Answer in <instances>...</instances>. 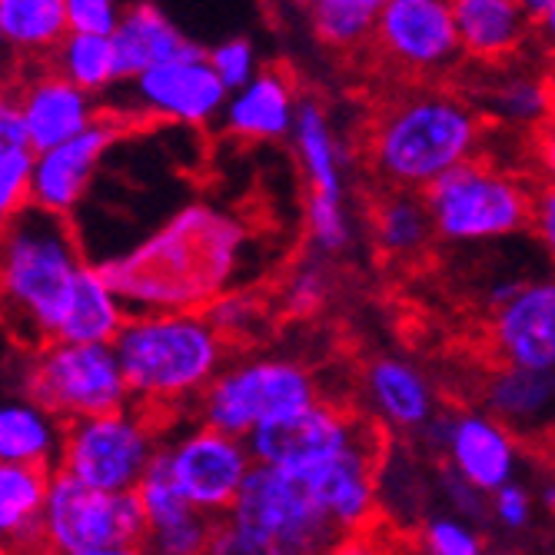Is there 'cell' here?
<instances>
[{
  "instance_id": "obj_1",
  "label": "cell",
  "mask_w": 555,
  "mask_h": 555,
  "mask_svg": "<svg viewBox=\"0 0 555 555\" xmlns=\"http://www.w3.org/2000/svg\"><path fill=\"white\" fill-rule=\"evenodd\" d=\"M249 249V233L240 217L217 204H193L170 214L124 254L100 260L130 313L146 310H196L236 286Z\"/></svg>"
},
{
  "instance_id": "obj_34",
  "label": "cell",
  "mask_w": 555,
  "mask_h": 555,
  "mask_svg": "<svg viewBox=\"0 0 555 555\" xmlns=\"http://www.w3.org/2000/svg\"><path fill=\"white\" fill-rule=\"evenodd\" d=\"M299 4L320 43L333 50H360L373 43L386 0H299Z\"/></svg>"
},
{
  "instance_id": "obj_32",
  "label": "cell",
  "mask_w": 555,
  "mask_h": 555,
  "mask_svg": "<svg viewBox=\"0 0 555 555\" xmlns=\"http://www.w3.org/2000/svg\"><path fill=\"white\" fill-rule=\"evenodd\" d=\"M67 30L64 0H0V40L27 64L50 61Z\"/></svg>"
},
{
  "instance_id": "obj_6",
  "label": "cell",
  "mask_w": 555,
  "mask_h": 555,
  "mask_svg": "<svg viewBox=\"0 0 555 555\" xmlns=\"http://www.w3.org/2000/svg\"><path fill=\"white\" fill-rule=\"evenodd\" d=\"M436 236L446 243H492L516 236L532 220V193L522 177L489 160H466L423 190Z\"/></svg>"
},
{
  "instance_id": "obj_9",
  "label": "cell",
  "mask_w": 555,
  "mask_h": 555,
  "mask_svg": "<svg viewBox=\"0 0 555 555\" xmlns=\"http://www.w3.org/2000/svg\"><path fill=\"white\" fill-rule=\"evenodd\" d=\"M317 399L320 386L307 366L296 360L254 357L227 363L207 392L196 399L193 416L249 439L260 426L310 406Z\"/></svg>"
},
{
  "instance_id": "obj_21",
  "label": "cell",
  "mask_w": 555,
  "mask_h": 555,
  "mask_svg": "<svg viewBox=\"0 0 555 555\" xmlns=\"http://www.w3.org/2000/svg\"><path fill=\"white\" fill-rule=\"evenodd\" d=\"M482 410L506 423L519 439L555 433V370L499 363L482 389Z\"/></svg>"
},
{
  "instance_id": "obj_11",
  "label": "cell",
  "mask_w": 555,
  "mask_h": 555,
  "mask_svg": "<svg viewBox=\"0 0 555 555\" xmlns=\"http://www.w3.org/2000/svg\"><path fill=\"white\" fill-rule=\"evenodd\" d=\"M160 460L167 463V473L183 499L210 519H223L230 513L249 469L257 466L254 449L243 436L217 429L196 416L190 426L164 439Z\"/></svg>"
},
{
  "instance_id": "obj_23",
  "label": "cell",
  "mask_w": 555,
  "mask_h": 555,
  "mask_svg": "<svg viewBox=\"0 0 555 555\" xmlns=\"http://www.w3.org/2000/svg\"><path fill=\"white\" fill-rule=\"evenodd\" d=\"M463 54L476 64H509L535 40V14L522 0H452Z\"/></svg>"
},
{
  "instance_id": "obj_18",
  "label": "cell",
  "mask_w": 555,
  "mask_h": 555,
  "mask_svg": "<svg viewBox=\"0 0 555 555\" xmlns=\"http://www.w3.org/2000/svg\"><path fill=\"white\" fill-rule=\"evenodd\" d=\"M11 93L21 104L34 150L57 146L100 120L96 96L77 87L57 67H47L43 61H34L21 87Z\"/></svg>"
},
{
  "instance_id": "obj_47",
  "label": "cell",
  "mask_w": 555,
  "mask_h": 555,
  "mask_svg": "<svg viewBox=\"0 0 555 555\" xmlns=\"http://www.w3.org/2000/svg\"><path fill=\"white\" fill-rule=\"evenodd\" d=\"M539 502H542V509H545L548 516H555V482H548V486L539 492Z\"/></svg>"
},
{
  "instance_id": "obj_12",
  "label": "cell",
  "mask_w": 555,
  "mask_h": 555,
  "mask_svg": "<svg viewBox=\"0 0 555 555\" xmlns=\"http://www.w3.org/2000/svg\"><path fill=\"white\" fill-rule=\"evenodd\" d=\"M124 107L146 120L177 127H210L220 124L230 87L217 74L210 50L190 43L180 54L140 70L120 83Z\"/></svg>"
},
{
  "instance_id": "obj_44",
  "label": "cell",
  "mask_w": 555,
  "mask_h": 555,
  "mask_svg": "<svg viewBox=\"0 0 555 555\" xmlns=\"http://www.w3.org/2000/svg\"><path fill=\"white\" fill-rule=\"evenodd\" d=\"M532 236L545 249V257L555 263V180H542L532 193Z\"/></svg>"
},
{
  "instance_id": "obj_35",
  "label": "cell",
  "mask_w": 555,
  "mask_h": 555,
  "mask_svg": "<svg viewBox=\"0 0 555 555\" xmlns=\"http://www.w3.org/2000/svg\"><path fill=\"white\" fill-rule=\"evenodd\" d=\"M302 220H307L310 246L320 257H336L352 243V214L346 207V196L333 193H307V207H302Z\"/></svg>"
},
{
  "instance_id": "obj_30",
  "label": "cell",
  "mask_w": 555,
  "mask_h": 555,
  "mask_svg": "<svg viewBox=\"0 0 555 555\" xmlns=\"http://www.w3.org/2000/svg\"><path fill=\"white\" fill-rule=\"evenodd\" d=\"M370 227H373L376 249L389 260H416L436 236L433 214H429L423 190L389 186L376 199Z\"/></svg>"
},
{
  "instance_id": "obj_4",
  "label": "cell",
  "mask_w": 555,
  "mask_h": 555,
  "mask_svg": "<svg viewBox=\"0 0 555 555\" xmlns=\"http://www.w3.org/2000/svg\"><path fill=\"white\" fill-rule=\"evenodd\" d=\"M74 223L37 204L4 217V299L21 346L54 339L87 270Z\"/></svg>"
},
{
  "instance_id": "obj_22",
  "label": "cell",
  "mask_w": 555,
  "mask_h": 555,
  "mask_svg": "<svg viewBox=\"0 0 555 555\" xmlns=\"http://www.w3.org/2000/svg\"><path fill=\"white\" fill-rule=\"evenodd\" d=\"M299 100L289 77L276 67H263L254 80L230 90L220 114L223 133L249 143L289 140L299 114Z\"/></svg>"
},
{
  "instance_id": "obj_26",
  "label": "cell",
  "mask_w": 555,
  "mask_h": 555,
  "mask_svg": "<svg viewBox=\"0 0 555 555\" xmlns=\"http://www.w3.org/2000/svg\"><path fill=\"white\" fill-rule=\"evenodd\" d=\"M289 143L296 150L302 180H307V193L346 196V150L320 100L313 96L299 100V114H296Z\"/></svg>"
},
{
  "instance_id": "obj_36",
  "label": "cell",
  "mask_w": 555,
  "mask_h": 555,
  "mask_svg": "<svg viewBox=\"0 0 555 555\" xmlns=\"http://www.w3.org/2000/svg\"><path fill=\"white\" fill-rule=\"evenodd\" d=\"M420 545L433 555H479L486 539L479 522L456 516V513H439L429 516L420 529Z\"/></svg>"
},
{
  "instance_id": "obj_43",
  "label": "cell",
  "mask_w": 555,
  "mask_h": 555,
  "mask_svg": "<svg viewBox=\"0 0 555 555\" xmlns=\"http://www.w3.org/2000/svg\"><path fill=\"white\" fill-rule=\"evenodd\" d=\"M70 30H96V34H114L117 21L124 17L127 4L124 0H64Z\"/></svg>"
},
{
  "instance_id": "obj_20",
  "label": "cell",
  "mask_w": 555,
  "mask_h": 555,
  "mask_svg": "<svg viewBox=\"0 0 555 555\" xmlns=\"http://www.w3.org/2000/svg\"><path fill=\"white\" fill-rule=\"evenodd\" d=\"M140 506L146 513L150 522V539L146 548H154L160 555H199L210 552L214 545V532H217V519H210L207 513L193 509L183 499V492L173 486L167 463L157 460L146 469V476L140 479V486L133 489Z\"/></svg>"
},
{
  "instance_id": "obj_7",
  "label": "cell",
  "mask_w": 555,
  "mask_h": 555,
  "mask_svg": "<svg viewBox=\"0 0 555 555\" xmlns=\"http://www.w3.org/2000/svg\"><path fill=\"white\" fill-rule=\"evenodd\" d=\"M21 392L54 410L64 423L130 406L133 396L114 343L43 339L24 360Z\"/></svg>"
},
{
  "instance_id": "obj_19",
  "label": "cell",
  "mask_w": 555,
  "mask_h": 555,
  "mask_svg": "<svg viewBox=\"0 0 555 555\" xmlns=\"http://www.w3.org/2000/svg\"><path fill=\"white\" fill-rule=\"evenodd\" d=\"M452 473H460L482 492H495L519 473V436L486 410L449 413V433L442 456Z\"/></svg>"
},
{
  "instance_id": "obj_5",
  "label": "cell",
  "mask_w": 555,
  "mask_h": 555,
  "mask_svg": "<svg viewBox=\"0 0 555 555\" xmlns=\"http://www.w3.org/2000/svg\"><path fill=\"white\" fill-rule=\"evenodd\" d=\"M343 542L323 513L313 486L280 466L257 463L249 469L236 502L217 519V555H310Z\"/></svg>"
},
{
  "instance_id": "obj_10",
  "label": "cell",
  "mask_w": 555,
  "mask_h": 555,
  "mask_svg": "<svg viewBox=\"0 0 555 555\" xmlns=\"http://www.w3.org/2000/svg\"><path fill=\"white\" fill-rule=\"evenodd\" d=\"M164 436L150 410L120 406L67 423L61 469L107 492H133L154 466Z\"/></svg>"
},
{
  "instance_id": "obj_48",
  "label": "cell",
  "mask_w": 555,
  "mask_h": 555,
  "mask_svg": "<svg viewBox=\"0 0 555 555\" xmlns=\"http://www.w3.org/2000/svg\"><path fill=\"white\" fill-rule=\"evenodd\" d=\"M522 4H526V8H529L532 14H542V11H545V8L552 4V0H522Z\"/></svg>"
},
{
  "instance_id": "obj_13",
  "label": "cell",
  "mask_w": 555,
  "mask_h": 555,
  "mask_svg": "<svg viewBox=\"0 0 555 555\" xmlns=\"http://www.w3.org/2000/svg\"><path fill=\"white\" fill-rule=\"evenodd\" d=\"M373 47L406 77H442L466 57L452 0H386Z\"/></svg>"
},
{
  "instance_id": "obj_45",
  "label": "cell",
  "mask_w": 555,
  "mask_h": 555,
  "mask_svg": "<svg viewBox=\"0 0 555 555\" xmlns=\"http://www.w3.org/2000/svg\"><path fill=\"white\" fill-rule=\"evenodd\" d=\"M532 157H535L539 173H542L545 180H555V107H552L548 117L535 127Z\"/></svg>"
},
{
  "instance_id": "obj_46",
  "label": "cell",
  "mask_w": 555,
  "mask_h": 555,
  "mask_svg": "<svg viewBox=\"0 0 555 555\" xmlns=\"http://www.w3.org/2000/svg\"><path fill=\"white\" fill-rule=\"evenodd\" d=\"M535 43L545 57L555 61V0L542 14H535Z\"/></svg>"
},
{
  "instance_id": "obj_31",
  "label": "cell",
  "mask_w": 555,
  "mask_h": 555,
  "mask_svg": "<svg viewBox=\"0 0 555 555\" xmlns=\"http://www.w3.org/2000/svg\"><path fill=\"white\" fill-rule=\"evenodd\" d=\"M486 67L495 70L476 90V107L482 111V117L499 120L502 127H539L548 117V111L555 107V93L548 80L519 67H499V64H486Z\"/></svg>"
},
{
  "instance_id": "obj_17",
  "label": "cell",
  "mask_w": 555,
  "mask_h": 555,
  "mask_svg": "<svg viewBox=\"0 0 555 555\" xmlns=\"http://www.w3.org/2000/svg\"><path fill=\"white\" fill-rule=\"evenodd\" d=\"M120 137H124V124L117 117H100L83 133L57 146L37 150L30 204L70 217L83 204L100 164H104V157L111 154Z\"/></svg>"
},
{
  "instance_id": "obj_28",
  "label": "cell",
  "mask_w": 555,
  "mask_h": 555,
  "mask_svg": "<svg viewBox=\"0 0 555 555\" xmlns=\"http://www.w3.org/2000/svg\"><path fill=\"white\" fill-rule=\"evenodd\" d=\"M54 473L24 463H0V535L8 548H43V509Z\"/></svg>"
},
{
  "instance_id": "obj_14",
  "label": "cell",
  "mask_w": 555,
  "mask_h": 555,
  "mask_svg": "<svg viewBox=\"0 0 555 555\" xmlns=\"http://www.w3.org/2000/svg\"><path fill=\"white\" fill-rule=\"evenodd\" d=\"M363 429L366 426L352 413L317 399L310 406L260 426L246 442L254 449L257 463L280 466L296 476H310L313 469L339 456L346 446L357 442Z\"/></svg>"
},
{
  "instance_id": "obj_15",
  "label": "cell",
  "mask_w": 555,
  "mask_h": 555,
  "mask_svg": "<svg viewBox=\"0 0 555 555\" xmlns=\"http://www.w3.org/2000/svg\"><path fill=\"white\" fill-rule=\"evenodd\" d=\"M486 343L495 363L555 370V276L519 280L506 299L489 307Z\"/></svg>"
},
{
  "instance_id": "obj_37",
  "label": "cell",
  "mask_w": 555,
  "mask_h": 555,
  "mask_svg": "<svg viewBox=\"0 0 555 555\" xmlns=\"http://www.w3.org/2000/svg\"><path fill=\"white\" fill-rule=\"evenodd\" d=\"M37 150L30 143H0V210L4 217L30 204Z\"/></svg>"
},
{
  "instance_id": "obj_40",
  "label": "cell",
  "mask_w": 555,
  "mask_h": 555,
  "mask_svg": "<svg viewBox=\"0 0 555 555\" xmlns=\"http://www.w3.org/2000/svg\"><path fill=\"white\" fill-rule=\"evenodd\" d=\"M286 310L293 317H310L317 313L323 302L330 299V276H326V267L320 260H310V263H302L289 283H286Z\"/></svg>"
},
{
  "instance_id": "obj_27",
  "label": "cell",
  "mask_w": 555,
  "mask_h": 555,
  "mask_svg": "<svg viewBox=\"0 0 555 555\" xmlns=\"http://www.w3.org/2000/svg\"><path fill=\"white\" fill-rule=\"evenodd\" d=\"M130 310L111 276L100 263H87L67 310L61 317L57 336L54 339H70V343H114L117 333L124 330Z\"/></svg>"
},
{
  "instance_id": "obj_42",
  "label": "cell",
  "mask_w": 555,
  "mask_h": 555,
  "mask_svg": "<svg viewBox=\"0 0 555 555\" xmlns=\"http://www.w3.org/2000/svg\"><path fill=\"white\" fill-rule=\"evenodd\" d=\"M439 492L446 499V509L456 513V516H466L473 522H486L489 519V492L476 489L473 482H466L460 473H452L449 466L439 473Z\"/></svg>"
},
{
  "instance_id": "obj_33",
  "label": "cell",
  "mask_w": 555,
  "mask_h": 555,
  "mask_svg": "<svg viewBox=\"0 0 555 555\" xmlns=\"http://www.w3.org/2000/svg\"><path fill=\"white\" fill-rule=\"evenodd\" d=\"M50 67H57L64 77H70L77 87H83L93 96H104L124 83L114 34L67 30V37L50 54Z\"/></svg>"
},
{
  "instance_id": "obj_39",
  "label": "cell",
  "mask_w": 555,
  "mask_h": 555,
  "mask_svg": "<svg viewBox=\"0 0 555 555\" xmlns=\"http://www.w3.org/2000/svg\"><path fill=\"white\" fill-rule=\"evenodd\" d=\"M210 61H214L217 74L223 77V83L230 90L249 83V80H254L263 70L254 40H246V37H227V40H220L217 47H210Z\"/></svg>"
},
{
  "instance_id": "obj_29",
  "label": "cell",
  "mask_w": 555,
  "mask_h": 555,
  "mask_svg": "<svg viewBox=\"0 0 555 555\" xmlns=\"http://www.w3.org/2000/svg\"><path fill=\"white\" fill-rule=\"evenodd\" d=\"M114 43L120 54L124 80H127L146 67L180 54L193 40L160 11V4H154V0H133L114 27Z\"/></svg>"
},
{
  "instance_id": "obj_38",
  "label": "cell",
  "mask_w": 555,
  "mask_h": 555,
  "mask_svg": "<svg viewBox=\"0 0 555 555\" xmlns=\"http://www.w3.org/2000/svg\"><path fill=\"white\" fill-rule=\"evenodd\" d=\"M207 317L227 339H246V336H257L263 326V302L254 293L233 286L214 302Z\"/></svg>"
},
{
  "instance_id": "obj_41",
  "label": "cell",
  "mask_w": 555,
  "mask_h": 555,
  "mask_svg": "<svg viewBox=\"0 0 555 555\" xmlns=\"http://www.w3.org/2000/svg\"><path fill=\"white\" fill-rule=\"evenodd\" d=\"M532 513H535V499H532L529 486L519 482V479L489 492V519L499 529L519 532V529H526L532 522Z\"/></svg>"
},
{
  "instance_id": "obj_25",
  "label": "cell",
  "mask_w": 555,
  "mask_h": 555,
  "mask_svg": "<svg viewBox=\"0 0 555 555\" xmlns=\"http://www.w3.org/2000/svg\"><path fill=\"white\" fill-rule=\"evenodd\" d=\"M64 439L67 423L27 392L8 399L4 410H0V460L4 463H24L57 473Z\"/></svg>"
},
{
  "instance_id": "obj_24",
  "label": "cell",
  "mask_w": 555,
  "mask_h": 555,
  "mask_svg": "<svg viewBox=\"0 0 555 555\" xmlns=\"http://www.w3.org/2000/svg\"><path fill=\"white\" fill-rule=\"evenodd\" d=\"M363 392L370 413L396 433H420L439 413L429 376L396 357H379L366 366Z\"/></svg>"
},
{
  "instance_id": "obj_16",
  "label": "cell",
  "mask_w": 555,
  "mask_h": 555,
  "mask_svg": "<svg viewBox=\"0 0 555 555\" xmlns=\"http://www.w3.org/2000/svg\"><path fill=\"white\" fill-rule=\"evenodd\" d=\"M302 479L313 486L323 513L330 516V522L339 529L343 539L363 535L373 526L376 513L383 509L376 433L366 426L357 442L346 446L339 456H333L330 463H323L320 469H313Z\"/></svg>"
},
{
  "instance_id": "obj_8",
  "label": "cell",
  "mask_w": 555,
  "mask_h": 555,
  "mask_svg": "<svg viewBox=\"0 0 555 555\" xmlns=\"http://www.w3.org/2000/svg\"><path fill=\"white\" fill-rule=\"evenodd\" d=\"M150 522L137 492H107L57 469L43 509V548L61 555H130L146 548Z\"/></svg>"
},
{
  "instance_id": "obj_2",
  "label": "cell",
  "mask_w": 555,
  "mask_h": 555,
  "mask_svg": "<svg viewBox=\"0 0 555 555\" xmlns=\"http://www.w3.org/2000/svg\"><path fill=\"white\" fill-rule=\"evenodd\" d=\"M486 117L452 90L396 96L370 130V167L386 186L426 190L449 170L479 157Z\"/></svg>"
},
{
  "instance_id": "obj_3",
  "label": "cell",
  "mask_w": 555,
  "mask_h": 555,
  "mask_svg": "<svg viewBox=\"0 0 555 555\" xmlns=\"http://www.w3.org/2000/svg\"><path fill=\"white\" fill-rule=\"evenodd\" d=\"M230 339L196 310L130 313L114 339L127 386L143 410L196 406L227 360Z\"/></svg>"
}]
</instances>
